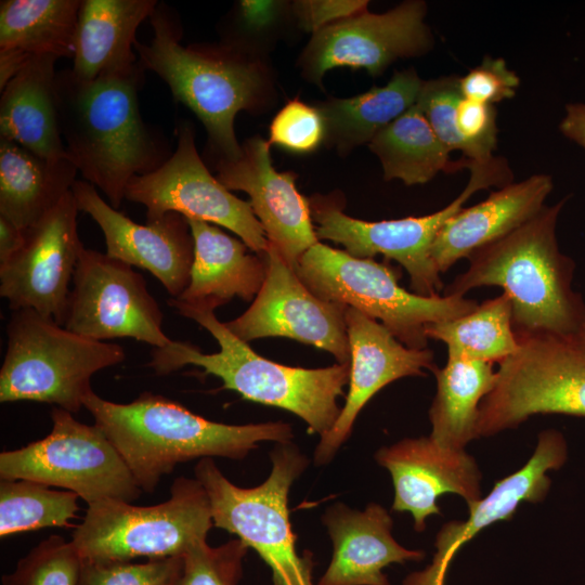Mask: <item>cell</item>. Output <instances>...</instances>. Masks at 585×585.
Masks as SVG:
<instances>
[{"label":"cell","instance_id":"cell-1","mask_svg":"<svg viewBox=\"0 0 585 585\" xmlns=\"http://www.w3.org/2000/svg\"><path fill=\"white\" fill-rule=\"evenodd\" d=\"M144 73L141 67L91 81L78 79L70 68L56 74L66 152L84 181L100 188L115 209L134 177L156 170L170 157L166 142L140 114Z\"/></svg>","mask_w":585,"mask_h":585},{"label":"cell","instance_id":"cell-2","mask_svg":"<svg viewBox=\"0 0 585 585\" xmlns=\"http://www.w3.org/2000/svg\"><path fill=\"white\" fill-rule=\"evenodd\" d=\"M82 405L118 451L141 491L150 494L180 463L208 457L243 459L259 442L288 443L294 438L286 422H217L152 392H143L130 403H115L91 390Z\"/></svg>","mask_w":585,"mask_h":585},{"label":"cell","instance_id":"cell-3","mask_svg":"<svg viewBox=\"0 0 585 585\" xmlns=\"http://www.w3.org/2000/svg\"><path fill=\"white\" fill-rule=\"evenodd\" d=\"M566 199L468 258V269L443 290L465 295L498 286L512 304L516 336L554 334L572 338L585 321V302L572 288L574 261L558 246L556 225Z\"/></svg>","mask_w":585,"mask_h":585},{"label":"cell","instance_id":"cell-4","mask_svg":"<svg viewBox=\"0 0 585 585\" xmlns=\"http://www.w3.org/2000/svg\"><path fill=\"white\" fill-rule=\"evenodd\" d=\"M168 304L207 329L220 350L208 354L188 341L171 340L151 352L148 366L157 375L198 366L206 375L220 378L223 389L236 391L245 400L294 413L306 421L310 433L323 435L332 429L341 413L337 400L349 384L350 362L323 368L282 365L256 353L213 310L192 308L173 298Z\"/></svg>","mask_w":585,"mask_h":585},{"label":"cell","instance_id":"cell-5","mask_svg":"<svg viewBox=\"0 0 585 585\" xmlns=\"http://www.w3.org/2000/svg\"><path fill=\"white\" fill-rule=\"evenodd\" d=\"M148 20L154 32L151 42L134 46L141 66L159 76L174 100L198 117L218 159L237 158L242 145L234 119L240 110L263 107L269 90L264 65L251 52L226 44L182 46L180 24L164 3Z\"/></svg>","mask_w":585,"mask_h":585},{"label":"cell","instance_id":"cell-6","mask_svg":"<svg viewBox=\"0 0 585 585\" xmlns=\"http://www.w3.org/2000/svg\"><path fill=\"white\" fill-rule=\"evenodd\" d=\"M270 457L271 473L255 487L235 485L209 457L199 459L194 474L207 492L213 526L255 549L270 567L273 585H314L312 554H298L287 506L309 459L291 442L277 443Z\"/></svg>","mask_w":585,"mask_h":585},{"label":"cell","instance_id":"cell-7","mask_svg":"<svg viewBox=\"0 0 585 585\" xmlns=\"http://www.w3.org/2000/svg\"><path fill=\"white\" fill-rule=\"evenodd\" d=\"M6 335L1 403L34 401L78 413L92 376L126 358L122 347L80 336L32 309L14 310Z\"/></svg>","mask_w":585,"mask_h":585},{"label":"cell","instance_id":"cell-8","mask_svg":"<svg viewBox=\"0 0 585 585\" xmlns=\"http://www.w3.org/2000/svg\"><path fill=\"white\" fill-rule=\"evenodd\" d=\"M465 168L470 177L463 192L441 210L421 217L364 221L343 212L342 195H313L308 199L316 236L341 244L346 252L359 259L382 255L395 260L408 273L414 294L438 296L443 283L430 250L439 231L478 191L512 183V171L503 157L466 159Z\"/></svg>","mask_w":585,"mask_h":585},{"label":"cell","instance_id":"cell-9","mask_svg":"<svg viewBox=\"0 0 585 585\" xmlns=\"http://www.w3.org/2000/svg\"><path fill=\"white\" fill-rule=\"evenodd\" d=\"M318 298L353 308L380 323L404 346L426 349L429 323L459 317L479 303L457 295L431 297L399 285L401 272L374 259H359L344 250L316 243L295 270Z\"/></svg>","mask_w":585,"mask_h":585},{"label":"cell","instance_id":"cell-10","mask_svg":"<svg viewBox=\"0 0 585 585\" xmlns=\"http://www.w3.org/2000/svg\"><path fill=\"white\" fill-rule=\"evenodd\" d=\"M213 526L206 490L196 479L179 477L170 497L157 505L136 506L120 499L88 505L72 542L83 561L127 562L136 558L180 557L206 540Z\"/></svg>","mask_w":585,"mask_h":585},{"label":"cell","instance_id":"cell-11","mask_svg":"<svg viewBox=\"0 0 585 585\" xmlns=\"http://www.w3.org/2000/svg\"><path fill=\"white\" fill-rule=\"evenodd\" d=\"M517 339V351L498 362L494 387L480 403L479 438L537 414L585 417V350L554 334Z\"/></svg>","mask_w":585,"mask_h":585},{"label":"cell","instance_id":"cell-12","mask_svg":"<svg viewBox=\"0 0 585 585\" xmlns=\"http://www.w3.org/2000/svg\"><path fill=\"white\" fill-rule=\"evenodd\" d=\"M52 430L43 439L0 453V479L31 480L76 493L88 505L104 499L132 503L143 493L127 464L95 424L51 411Z\"/></svg>","mask_w":585,"mask_h":585},{"label":"cell","instance_id":"cell-13","mask_svg":"<svg viewBox=\"0 0 585 585\" xmlns=\"http://www.w3.org/2000/svg\"><path fill=\"white\" fill-rule=\"evenodd\" d=\"M177 132L176 151L156 170L134 177L126 187L125 199L145 206L146 219L177 212L223 226L263 256L269 242L249 202L233 195L210 173L197 152L190 123L180 125Z\"/></svg>","mask_w":585,"mask_h":585},{"label":"cell","instance_id":"cell-14","mask_svg":"<svg viewBox=\"0 0 585 585\" xmlns=\"http://www.w3.org/2000/svg\"><path fill=\"white\" fill-rule=\"evenodd\" d=\"M72 283L66 329L99 341L129 337L154 348L172 340L162 330L164 314L145 278L133 266L83 248Z\"/></svg>","mask_w":585,"mask_h":585},{"label":"cell","instance_id":"cell-15","mask_svg":"<svg viewBox=\"0 0 585 585\" xmlns=\"http://www.w3.org/2000/svg\"><path fill=\"white\" fill-rule=\"evenodd\" d=\"M426 14L425 1L410 0L385 13L365 11L329 25L313 34L302 52V74L320 84L332 68H364L379 76L399 58L421 56L433 46Z\"/></svg>","mask_w":585,"mask_h":585},{"label":"cell","instance_id":"cell-16","mask_svg":"<svg viewBox=\"0 0 585 585\" xmlns=\"http://www.w3.org/2000/svg\"><path fill=\"white\" fill-rule=\"evenodd\" d=\"M266 275L251 306L226 327L240 340L286 337L329 352L339 364L351 362L346 306L322 300L269 245Z\"/></svg>","mask_w":585,"mask_h":585},{"label":"cell","instance_id":"cell-17","mask_svg":"<svg viewBox=\"0 0 585 585\" xmlns=\"http://www.w3.org/2000/svg\"><path fill=\"white\" fill-rule=\"evenodd\" d=\"M72 191L25 230L23 247L0 265V296L12 311L32 309L64 324L69 284L83 250Z\"/></svg>","mask_w":585,"mask_h":585},{"label":"cell","instance_id":"cell-18","mask_svg":"<svg viewBox=\"0 0 585 585\" xmlns=\"http://www.w3.org/2000/svg\"><path fill=\"white\" fill-rule=\"evenodd\" d=\"M270 143L252 136L235 159H218L217 179L230 191L248 194L269 245L296 270L303 253L318 243L308 197L299 193L296 176L272 165Z\"/></svg>","mask_w":585,"mask_h":585},{"label":"cell","instance_id":"cell-19","mask_svg":"<svg viewBox=\"0 0 585 585\" xmlns=\"http://www.w3.org/2000/svg\"><path fill=\"white\" fill-rule=\"evenodd\" d=\"M72 193L79 211L101 227L108 256L151 272L171 298L184 291L194 260V239L185 217L167 212L139 224L112 207L84 180H77Z\"/></svg>","mask_w":585,"mask_h":585},{"label":"cell","instance_id":"cell-20","mask_svg":"<svg viewBox=\"0 0 585 585\" xmlns=\"http://www.w3.org/2000/svg\"><path fill=\"white\" fill-rule=\"evenodd\" d=\"M344 321L351 352L349 391L341 413L314 452L316 465L329 463L351 434L356 416L385 386L407 376H425L435 367L433 351L412 349L381 323L347 307Z\"/></svg>","mask_w":585,"mask_h":585},{"label":"cell","instance_id":"cell-21","mask_svg":"<svg viewBox=\"0 0 585 585\" xmlns=\"http://www.w3.org/2000/svg\"><path fill=\"white\" fill-rule=\"evenodd\" d=\"M375 458L392 477V510L410 512L418 532L426 529L429 516L441 514L439 496L457 494L468 506L481 499V472L474 458L465 451L441 447L430 437L381 447Z\"/></svg>","mask_w":585,"mask_h":585},{"label":"cell","instance_id":"cell-22","mask_svg":"<svg viewBox=\"0 0 585 585\" xmlns=\"http://www.w3.org/2000/svg\"><path fill=\"white\" fill-rule=\"evenodd\" d=\"M564 437L557 430L538 434L537 445L529 461L518 471L497 481L492 491L469 507L466 521H450L437 534V554L422 577L443 585V577L454 554L479 531L500 520H509L522 502H542L550 487L548 470L559 469L567 460Z\"/></svg>","mask_w":585,"mask_h":585},{"label":"cell","instance_id":"cell-23","mask_svg":"<svg viewBox=\"0 0 585 585\" xmlns=\"http://www.w3.org/2000/svg\"><path fill=\"white\" fill-rule=\"evenodd\" d=\"M322 520L334 551L317 585H389L385 567L425 557L424 551L404 548L393 538L392 519L378 504L359 511L337 503Z\"/></svg>","mask_w":585,"mask_h":585},{"label":"cell","instance_id":"cell-24","mask_svg":"<svg viewBox=\"0 0 585 585\" xmlns=\"http://www.w3.org/2000/svg\"><path fill=\"white\" fill-rule=\"evenodd\" d=\"M552 187L550 176L534 174L492 192L474 206L463 207L443 224L431 246L438 271L446 272L531 220L545 207Z\"/></svg>","mask_w":585,"mask_h":585},{"label":"cell","instance_id":"cell-25","mask_svg":"<svg viewBox=\"0 0 585 585\" xmlns=\"http://www.w3.org/2000/svg\"><path fill=\"white\" fill-rule=\"evenodd\" d=\"M186 221L194 239V260L187 287L173 299L192 308L214 311L234 297L244 301L256 298L266 275L264 255L247 253L243 240L211 223Z\"/></svg>","mask_w":585,"mask_h":585},{"label":"cell","instance_id":"cell-26","mask_svg":"<svg viewBox=\"0 0 585 585\" xmlns=\"http://www.w3.org/2000/svg\"><path fill=\"white\" fill-rule=\"evenodd\" d=\"M157 0H82L78 14L73 74L91 81L141 68L134 46L139 26Z\"/></svg>","mask_w":585,"mask_h":585},{"label":"cell","instance_id":"cell-27","mask_svg":"<svg viewBox=\"0 0 585 585\" xmlns=\"http://www.w3.org/2000/svg\"><path fill=\"white\" fill-rule=\"evenodd\" d=\"M81 1L0 2V90L36 57L73 58Z\"/></svg>","mask_w":585,"mask_h":585},{"label":"cell","instance_id":"cell-28","mask_svg":"<svg viewBox=\"0 0 585 585\" xmlns=\"http://www.w3.org/2000/svg\"><path fill=\"white\" fill-rule=\"evenodd\" d=\"M56 61H29L1 89L0 99V138L49 160L69 157L58 120Z\"/></svg>","mask_w":585,"mask_h":585},{"label":"cell","instance_id":"cell-29","mask_svg":"<svg viewBox=\"0 0 585 585\" xmlns=\"http://www.w3.org/2000/svg\"><path fill=\"white\" fill-rule=\"evenodd\" d=\"M77 172L69 157L49 160L0 138V216L27 230L72 191Z\"/></svg>","mask_w":585,"mask_h":585},{"label":"cell","instance_id":"cell-30","mask_svg":"<svg viewBox=\"0 0 585 585\" xmlns=\"http://www.w3.org/2000/svg\"><path fill=\"white\" fill-rule=\"evenodd\" d=\"M422 80L414 68L395 72L384 87L348 99L316 104L324 127V143L344 155L368 143L417 102Z\"/></svg>","mask_w":585,"mask_h":585},{"label":"cell","instance_id":"cell-31","mask_svg":"<svg viewBox=\"0 0 585 585\" xmlns=\"http://www.w3.org/2000/svg\"><path fill=\"white\" fill-rule=\"evenodd\" d=\"M437 393L429 410L430 439L439 446L465 451L478 439L479 407L493 389V363L447 358L442 368H433Z\"/></svg>","mask_w":585,"mask_h":585},{"label":"cell","instance_id":"cell-32","mask_svg":"<svg viewBox=\"0 0 585 585\" xmlns=\"http://www.w3.org/2000/svg\"><path fill=\"white\" fill-rule=\"evenodd\" d=\"M368 147L379 158L384 178L406 185L427 183L442 171L464 169L463 160L451 161V152L416 104L380 130Z\"/></svg>","mask_w":585,"mask_h":585},{"label":"cell","instance_id":"cell-33","mask_svg":"<svg viewBox=\"0 0 585 585\" xmlns=\"http://www.w3.org/2000/svg\"><path fill=\"white\" fill-rule=\"evenodd\" d=\"M425 334L447 347V358L493 364L515 353L519 346L512 325V304L506 292L479 303L459 317L427 324Z\"/></svg>","mask_w":585,"mask_h":585},{"label":"cell","instance_id":"cell-34","mask_svg":"<svg viewBox=\"0 0 585 585\" xmlns=\"http://www.w3.org/2000/svg\"><path fill=\"white\" fill-rule=\"evenodd\" d=\"M76 493L52 490L31 480L0 481V537L47 528H75L79 511Z\"/></svg>","mask_w":585,"mask_h":585},{"label":"cell","instance_id":"cell-35","mask_svg":"<svg viewBox=\"0 0 585 585\" xmlns=\"http://www.w3.org/2000/svg\"><path fill=\"white\" fill-rule=\"evenodd\" d=\"M83 559L72 541L51 535L1 577L2 585H78Z\"/></svg>","mask_w":585,"mask_h":585},{"label":"cell","instance_id":"cell-36","mask_svg":"<svg viewBox=\"0 0 585 585\" xmlns=\"http://www.w3.org/2000/svg\"><path fill=\"white\" fill-rule=\"evenodd\" d=\"M248 548L239 538L217 547L206 540L192 544L182 555L176 585H237Z\"/></svg>","mask_w":585,"mask_h":585},{"label":"cell","instance_id":"cell-37","mask_svg":"<svg viewBox=\"0 0 585 585\" xmlns=\"http://www.w3.org/2000/svg\"><path fill=\"white\" fill-rule=\"evenodd\" d=\"M182 556L146 562L83 561L78 585H176Z\"/></svg>","mask_w":585,"mask_h":585},{"label":"cell","instance_id":"cell-38","mask_svg":"<svg viewBox=\"0 0 585 585\" xmlns=\"http://www.w3.org/2000/svg\"><path fill=\"white\" fill-rule=\"evenodd\" d=\"M325 140V127L316 106L290 100L270 125V144L292 153H311Z\"/></svg>","mask_w":585,"mask_h":585},{"label":"cell","instance_id":"cell-39","mask_svg":"<svg viewBox=\"0 0 585 585\" xmlns=\"http://www.w3.org/2000/svg\"><path fill=\"white\" fill-rule=\"evenodd\" d=\"M461 96L459 77L451 75L424 81L416 102L450 152L457 150L463 153L464 150L454 126L456 106Z\"/></svg>","mask_w":585,"mask_h":585},{"label":"cell","instance_id":"cell-40","mask_svg":"<svg viewBox=\"0 0 585 585\" xmlns=\"http://www.w3.org/2000/svg\"><path fill=\"white\" fill-rule=\"evenodd\" d=\"M454 126L467 160L493 157L497 144L496 109L494 105L464 96L457 103Z\"/></svg>","mask_w":585,"mask_h":585},{"label":"cell","instance_id":"cell-41","mask_svg":"<svg viewBox=\"0 0 585 585\" xmlns=\"http://www.w3.org/2000/svg\"><path fill=\"white\" fill-rule=\"evenodd\" d=\"M520 78L503 57L485 55L481 63L459 77L464 98L494 105L516 95Z\"/></svg>","mask_w":585,"mask_h":585},{"label":"cell","instance_id":"cell-42","mask_svg":"<svg viewBox=\"0 0 585 585\" xmlns=\"http://www.w3.org/2000/svg\"><path fill=\"white\" fill-rule=\"evenodd\" d=\"M365 0H304L292 4L299 25L306 30L316 31L342 20L367 11Z\"/></svg>","mask_w":585,"mask_h":585},{"label":"cell","instance_id":"cell-43","mask_svg":"<svg viewBox=\"0 0 585 585\" xmlns=\"http://www.w3.org/2000/svg\"><path fill=\"white\" fill-rule=\"evenodd\" d=\"M281 9L277 1L242 0L236 5L234 26L246 34L263 31L276 22Z\"/></svg>","mask_w":585,"mask_h":585},{"label":"cell","instance_id":"cell-44","mask_svg":"<svg viewBox=\"0 0 585 585\" xmlns=\"http://www.w3.org/2000/svg\"><path fill=\"white\" fill-rule=\"evenodd\" d=\"M559 128L564 136L585 148V104H568Z\"/></svg>","mask_w":585,"mask_h":585},{"label":"cell","instance_id":"cell-45","mask_svg":"<svg viewBox=\"0 0 585 585\" xmlns=\"http://www.w3.org/2000/svg\"><path fill=\"white\" fill-rule=\"evenodd\" d=\"M25 242V230H21L0 216V265L5 264L20 251Z\"/></svg>","mask_w":585,"mask_h":585},{"label":"cell","instance_id":"cell-46","mask_svg":"<svg viewBox=\"0 0 585 585\" xmlns=\"http://www.w3.org/2000/svg\"><path fill=\"white\" fill-rule=\"evenodd\" d=\"M572 339L583 349L585 350V321L576 332V334L572 337Z\"/></svg>","mask_w":585,"mask_h":585}]
</instances>
